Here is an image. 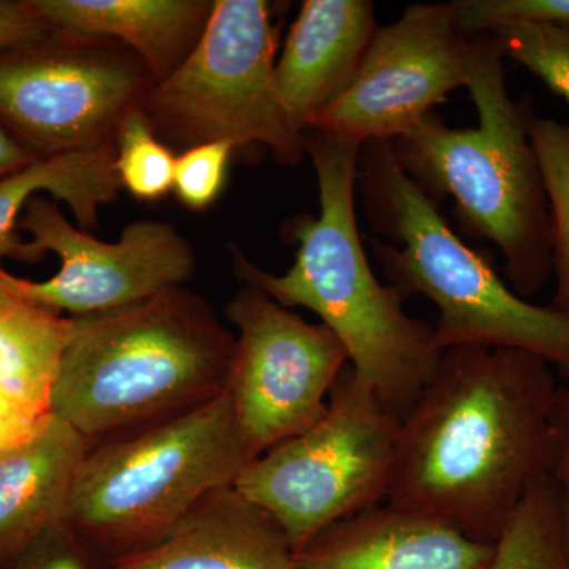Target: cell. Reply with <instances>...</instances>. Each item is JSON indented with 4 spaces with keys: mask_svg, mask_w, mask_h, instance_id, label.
<instances>
[{
    "mask_svg": "<svg viewBox=\"0 0 569 569\" xmlns=\"http://www.w3.org/2000/svg\"><path fill=\"white\" fill-rule=\"evenodd\" d=\"M316 168L320 216L296 217L288 236L298 244L295 263L272 274L231 247L233 271L280 306L305 307L346 347L351 369L389 413H408L443 351L433 326L408 316L407 296L378 280L367 260L355 211L359 149L306 130Z\"/></svg>",
    "mask_w": 569,
    "mask_h": 569,
    "instance_id": "obj_2",
    "label": "cell"
},
{
    "mask_svg": "<svg viewBox=\"0 0 569 569\" xmlns=\"http://www.w3.org/2000/svg\"><path fill=\"white\" fill-rule=\"evenodd\" d=\"M250 462L230 391L89 443L63 522L110 561L152 545Z\"/></svg>",
    "mask_w": 569,
    "mask_h": 569,
    "instance_id": "obj_6",
    "label": "cell"
},
{
    "mask_svg": "<svg viewBox=\"0 0 569 569\" xmlns=\"http://www.w3.org/2000/svg\"><path fill=\"white\" fill-rule=\"evenodd\" d=\"M18 301L17 296L11 293L9 284L3 279V268L0 266V316L10 309Z\"/></svg>",
    "mask_w": 569,
    "mask_h": 569,
    "instance_id": "obj_31",
    "label": "cell"
},
{
    "mask_svg": "<svg viewBox=\"0 0 569 569\" xmlns=\"http://www.w3.org/2000/svg\"><path fill=\"white\" fill-rule=\"evenodd\" d=\"M52 31L32 0H0V50L47 39Z\"/></svg>",
    "mask_w": 569,
    "mask_h": 569,
    "instance_id": "obj_27",
    "label": "cell"
},
{
    "mask_svg": "<svg viewBox=\"0 0 569 569\" xmlns=\"http://www.w3.org/2000/svg\"><path fill=\"white\" fill-rule=\"evenodd\" d=\"M18 230L31 234L40 254H58L61 269L51 279H21L3 269V279L22 301L70 313L91 316L183 287L194 274L190 242L160 220H134L118 242H103L73 227L54 200L37 194L21 212Z\"/></svg>",
    "mask_w": 569,
    "mask_h": 569,
    "instance_id": "obj_12",
    "label": "cell"
},
{
    "mask_svg": "<svg viewBox=\"0 0 569 569\" xmlns=\"http://www.w3.org/2000/svg\"><path fill=\"white\" fill-rule=\"evenodd\" d=\"M91 548L61 520L17 557L3 563L11 569H91L88 560Z\"/></svg>",
    "mask_w": 569,
    "mask_h": 569,
    "instance_id": "obj_26",
    "label": "cell"
},
{
    "mask_svg": "<svg viewBox=\"0 0 569 569\" xmlns=\"http://www.w3.org/2000/svg\"><path fill=\"white\" fill-rule=\"evenodd\" d=\"M471 40L467 88L477 129H452L430 112L391 141L392 151L433 203L452 198L468 233L501 250L512 290L529 299L552 276L549 200L529 137L530 112L509 97L505 52L496 37Z\"/></svg>",
    "mask_w": 569,
    "mask_h": 569,
    "instance_id": "obj_4",
    "label": "cell"
},
{
    "mask_svg": "<svg viewBox=\"0 0 569 569\" xmlns=\"http://www.w3.org/2000/svg\"><path fill=\"white\" fill-rule=\"evenodd\" d=\"M88 448L52 415L31 440L0 451V563L61 522Z\"/></svg>",
    "mask_w": 569,
    "mask_h": 569,
    "instance_id": "obj_17",
    "label": "cell"
},
{
    "mask_svg": "<svg viewBox=\"0 0 569 569\" xmlns=\"http://www.w3.org/2000/svg\"><path fill=\"white\" fill-rule=\"evenodd\" d=\"M377 29L369 0L302 3L276 66L280 100L299 133L346 91Z\"/></svg>",
    "mask_w": 569,
    "mask_h": 569,
    "instance_id": "obj_14",
    "label": "cell"
},
{
    "mask_svg": "<svg viewBox=\"0 0 569 569\" xmlns=\"http://www.w3.org/2000/svg\"><path fill=\"white\" fill-rule=\"evenodd\" d=\"M71 317L18 299L0 316V392L31 417H52Z\"/></svg>",
    "mask_w": 569,
    "mask_h": 569,
    "instance_id": "obj_19",
    "label": "cell"
},
{
    "mask_svg": "<svg viewBox=\"0 0 569 569\" xmlns=\"http://www.w3.org/2000/svg\"><path fill=\"white\" fill-rule=\"evenodd\" d=\"M176 157L141 107L126 112L116 130V173L127 192L142 201L167 197L173 190Z\"/></svg>",
    "mask_w": 569,
    "mask_h": 569,
    "instance_id": "obj_22",
    "label": "cell"
},
{
    "mask_svg": "<svg viewBox=\"0 0 569 569\" xmlns=\"http://www.w3.org/2000/svg\"><path fill=\"white\" fill-rule=\"evenodd\" d=\"M50 419L40 421L31 417L0 392V451L31 440Z\"/></svg>",
    "mask_w": 569,
    "mask_h": 569,
    "instance_id": "obj_29",
    "label": "cell"
},
{
    "mask_svg": "<svg viewBox=\"0 0 569 569\" xmlns=\"http://www.w3.org/2000/svg\"><path fill=\"white\" fill-rule=\"evenodd\" d=\"M399 430L400 419L348 365L323 417L250 462L233 488L299 552L340 520L387 503Z\"/></svg>",
    "mask_w": 569,
    "mask_h": 569,
    "instance_id": "obj_8",
    "label": "cell"
},
{
    "mask_svg": "<svg viewBox=\"0 0 569 569\" xmlns=\"http://www.w3.org/2000/svg\"><path fill=\"white\" fill-rule=\"evenodd\" d=\"M511 58L569 103V24L515 22L490 32Z\"/></svg>",
    "mask_w": 569,
    "mask_h": 569,
    "instance_id": "obj_23",
    "label": "cell"
},
{
    "mask_svg": "<svg viewBox=\"0 0 569 569\" xmlns=\"http://www.w3.org/2000/svg\"><path fill=\"white\" fill-rule=\"evenodd\" d=\"M358 189L367 219L389 242L372 252L407 298L426 296L438 309L433 337L452 347L515 348L548 359L569 380V318L516 293L488 258L467 246L397 162L391 141L359 149Z\"/></svg>",
    "mask_w": 569,
    "mask_h": 569,
    "instance_id": "obj_5",
    "label": "cell"
},
{
    "mask_svg": "<svg viewBox=\"0 0 569 569\" xmlns=\"http://www.w3.org/2000/svg\"><path fill=\"white\" fill-rule=\"evenodd\" d=\"M121 190L116 173V141L84 149L40 157L21 170L0 178V260L39 263L43 254L18 230L21 212L37 194L50 193L73 212L78 228L89 233L99 227L100 206L112 203Z\"/></svg>",
    "mask_w": 569,
    "mask_h": 569,
    "instance_id": "obj_18",
    "label": "cell"
},
{
    "mask_svg": "<svg viewBox=\"0 0 569 569\" xmlns=\"http://www.w3.org/2000/svg\"><path fill=\"white\" fill-rule=\"evenodd\" d=\"M563 488V486H561ZM565 492V516H567V527H568V537H569V489L563 488Z\"/></svg>",
    "mask_w": 569,
    "mask_h": 569,
    "instance_id": "obj_32",
    "label": "cell"
},
{
    "mask_svg": "<svg viewBox=\"0 0 569 569\" xmlns=\"http://www.w3.org/2000/svg\"><path fill=\"white\" fill-rule=\"evenodd\" d=\"M152 86L118 41L54 29L0 50V127L37 157L100 148L116 141L119 122Z\"/></svg>",
    "mask_w": 569,
    "mask_h": 569,
    "instance_id": "obj_9",
    "label": "cell"
},
{
    "mask_svg": "<svg viewBox=\"0 0 569 569\" xmlns=\"http://www.w3.org/2000/svg\"><path fill=\"white\" fill-rule=\"evenodd\" d=\"M234 146L216 141L186 149L176 157L173 190L190 211H206L216 203L227 182Z\"/></svg>",
    "mask_w": 569,
    "mask_h": 569,
    "instance_id": "obj_25",
    "label": "cell"
},
{
    "mask_svg": "<svg viewBox=\"0 0 569 569\" xmlns=\"http://www.w3.org/2000/svg\"><path fill=\"white\" fill-rule=\"evenodd\" d=\"M108 569H301L274 519L230 486L213 490L152 545Z\"/></svg>",
    "mask_w": 569,
    "mask_h": 569,
    "instance_id": "obj_13",
    "label": "cell"
},
{
    "mask_svg": "<svg viewBox=\"0 0 569 569\" xmlns=\"http://www.w3.org/2000/svg\"><path fill=\"white\" fill-rule=\"evenodd\" d=\"M227 317L238 329L230 391L252 460L323 417L350 358L325 325H310L258 288L244 284Z\"/></svg>",
    "mask_w": 569,
    "mask_h": 569,
    "instance_id": "obj_10",
    "label": "cell"
},
{
    "mask_svg": "<svg viewBox=\"0 0 569 569\" xmlns=\"http://www.w3.org/2000/svg\"><path fill=\"white\" fill-rule=\"evenodd\" d=\"M529 137L550 212V249L556 295L550 307L569 318V122L529 114Z\"/></svg>",
    "mask_w": 569,
    "mask_h": 569,
    "instance_id": "obj_21",
    "label": "cell"
},
{
    "mask_svg": "<svg viewBox=\"0 0 569 569\" xmlns=\"http://www.w3.org/2000/svg\"><path fill=\"white\" fill-rule=\"evenodd\" d=\"M40 159L36 153L14 140L3 127H0V178L21 170L26 164Z\"/></svg>",
    "mask_w": 569,
    "mask_h": 569,
    "instance_id": "obj_30",
    "label": "cell"
},
{
    "mask_svg": "<svg viewBox=\"0 0 569 569\" xmlns=\"http://www.w3.org/2000/svg\"><path fill=\"white\" fill-rule=\"evenodd\" d=\"M456 24L467 37L515 22L569 24V0H452Z\"/></svg>",
    "mask_w": 569,
    "mask_h": 569,
    "instance_id": "obj_24",
    "label": "cell"
},
{
    "mask_svg": "<svg viewBox=\"0 0 569 569\" xmlns=\"http://www.w3.org/2000/svg\"><path fill=\"white\" fill-rule=\"evenodd\" d=\"M488 569H569L565 492L552 475L516 509L493 545Z\"/></svg>",
    "mask_w": 569,
    "mask_h": 569,
    "instance_id": "obj_20",
    "label": "cell"
},
{
    "mask_svg": "<svg viewBox=\"0 0 569 569\" xmlns=\"http://www.w3.org/2000/svg\"><path fill=\"white\" fill-rule=\"evenodd\" d=\"M550 475L569 489V383L560 385L553 408Z\"/></svg>",
    "mask_w": 569,
    "mask_h": 569,
    "instance_id": "obj_28",
    "label": "cell"
},
{
    "mask_svg": "<svg viewBox=\"0 0 569 569\" xmlns=\"http://www.w3.org/2000/svg\"><path fill=\"white\" fill-rule=\"evenodd\" d=\"M492 553L493 545L383 503L329 527L298 560L301 569H488Z\"/></svg>",
    "mask_w": 569,
    "mask_h": 569,
    "instance_id": "obj_15",
    "label": "cell"
},
{
    "mask_svg": "<svg viewBox=\"0 0 569 569\" xmlns=\"http://www.w3.org/2000/svg\"><path fill=\"white\" fill-rule=\"evenodd\" d=\"M56 31L118 41L156 82L164 80L200 40L213 2L204 0H32Z\"/></svg>",
    "mask_w": 569,
    "mask_h": 569,
    "instance_id": "obj_16",
    "label": "cell"
},
{
    "mask_svg": "<svg viewBox=\"0 0 569 569\" xmlns=\"http://www.w3.org/2000/svg\"><path fill=\"white\" fill-rule=\"evenodd\" d=\"M473 52L451 3H415L377 29L353 80L307 130L356 148L395 141L467 88Z\"/></svg>",
    "mask_w": 569,
    "mask_h": 569,
    "instance_id": "obj_11",
    "label": "cell"
},
{
    "mask_svg": "<svg viewBox=\"0 0 569 569\" xmlns=\"http://www.w3.org/2000/svg\"><path fill=\"white\" fill-rule=\"evenodd\" d=\"M234 355L236 337L186 287L71 317L52 415L93 443L222 395Z\"/></svg>",
    "mask_w": 569,
    "mask_h": 569,
    "instance_id": "obj_3",
    "label": "cell"
},
{
    "mask_svg": "<svg viewBox=\"0 0 569 569\" xmlns=\"http://www.w3.org/2000/svg\"><path fill=\"white\" fill-rule=\"evenodd\" d=\"M277 47L271 3L216 0L193 50L142 100L153 132L183 151L224 141L234 149L264 146L288 167L301 162L305 134L280 100Z\"/></svg>",
    "mask_w": 569,
    "mask_h": 569,
    "instance_id": "obj_7",
    "label": "cell"
},
{
    "mask_svg": "<svg viewBox=\"0 0 569 569\" xmlns=\"http://www.w3.org/2000/svg\"><path fill=\"white\" fill-rule=\"evenodd\" d=\"M559 377L515 348L445 350L400 419L387 503L496 545L552 466Z\"/></svg>",
    "mask_w": 569,
    "mask_h": 569,
    "instance_id": "obj_1",
    "label": "cell"
}]
</instances>
